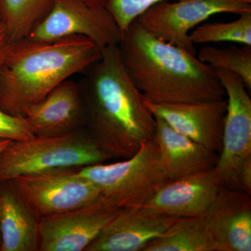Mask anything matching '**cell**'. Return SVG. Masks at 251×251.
<instances>
[{"label": "cell", "instance_id": "obj_1", "mask_svg": "<svg viewBox=\"0 0 251 251\" xmlns=\"http://www.w3.org/2000/svg\"><path fill=\"white\" fill-rule=\"evenodd\" d=\"M79 82L85 128L105 154L126 159L153 139L156 119L124 67L118 46L102 49L100 58Z\"/></svg>", "mask_w": 251, "mask_h": 251}, {"label": "cell", "instance_id": "obj_2", "mask_svg": "<svg viewBox=\"0 0 251 251\" xmlns=\"http://www.w3.org/2000/svg\"><path fill=\"white\" fill-rule=\"evenodd\" d=\"M118 49L130 79L150 103H191L226 95L214 69L155 37L137 20L123 33Z\"/></svg>", "mask_w": 251, "mask_h": 251}, {"label": "cell", "instance_id": "obj_3", "mask_svg": "<svg viewBox=\"0 0 251 251\" xmlns=\"http://www.w3.org/2000/svg\"><path fill=\"white\" fill-rule=\"evenodd\" d=\"M101 53L97 44L82 36L11 43L0 68V109L25 117L31 106L64 81L85 72Z\"/></svg>", "mask_w": 251, "mask_h": 251}, {"label": "cell", "instance_id": "obj_4", "mask_svg": "<svg viewBox=\"0 0 251 251\" xmlns=\"http://www.w3.org/2000/svg\"><path fill=\"white\" fill-rule=\"evenodd\" d=\"M85 128L54 136L11 141L0 153V182L64 167H83L110 160Z\"/></svg>", "mask_w": 251, "mask_h": 251}, {"label": "cell", "instance_id": "obj_5", "mask_svg": "<svg viewBox=\"0 0 251 251\" xmlns=\"http://www.w3.org/2000/svg\"><path fill=\"white\" fill-rule=\"evenodd\" d=\"M77 173L98 186L100 201L113 209L141 205L169 181L154 140H149L130 158L111 164L79 167Z\"/></svg>", "mask_w": 251, "mask_h": 251}, {"label": "cell", "instance_id": "obj_6", "mask_svg": "<svg viewBox=\"0 0 251 251\" xmlns=\"http://www.w3.org/2000/svg\"><path fill=\"white\" fill-rule=\"evenodd\" d=\"M214 70L227 97L222 148L214 175L220 186L241 191V174L251 163V99L237 75L225 69Z\"/></svg>", "mask_w": 251, "mask_h": 251}, {"label": "cell", "instance_id": "obj_7", "mask_svg": "<svg viewBox=\"0 0 251 251\" xmlns=\"http://www.w3.org/2000/svg\"><path fill=\"white\" fill-rule=\"evenodd\" d=\"M79 167H64L10 179L29 207L40 218L67 212L99 202L98 186L77 173Z\"/></svg>", "mask_w": 251, "mask_h": 251}, {"label": "cell", "instance_id": "obj_8", "mask_svg": "<svg viewBox=\"0 0 251 251\" xmlns=\"http://www.w3.org/2000/svg\"><path fill=\"white\" fill-rule=\"evenodd\" d=\"M72 36H85L103 49L119 46L122 33L104 6L83 0H51L47 12L26 39L49 41Z\"/></svg>", "mask_w": 251, "mask_h": 251}, {"label": "cell", "instance_id": "obj_9", "mask_svg": "<svg viewBox=\"0 0 251 251\" xmlns=\"http://www.w3.org/2000/svg\"><path fill=\"white\" fill-rule=\"evenodd\" d=\"M248 11H251V4L234 0H176L153 5L136 20L155 37L196 54L189 39L195 27L214 15Z\"/></svg>", "mask_w": 251, "mask_h": 251}, {"label": "cell", "instance_id": "obj_10", "mask_svg": "<svg viewBox=\"0 0 251 251\" xmlns=\"http://www.w3.org/2000/svg\"><path fill=\"white\" fill-rule=\"evenodd\" d=\"M119 211L100 201L40 218L39 251H85Z\"/></svg>", "mask_w": 251, "mask_h": 251}, {"label": "cell", "instance_id": "obj_11", "mask_svg": "<svg viewBox=\"0 0 251 251\" xmlns=\"http://www.w3.org/2000/svg\"><path fill=\"white\" fill-rule=\"evenodd\" d=\"M153 116L161 117L178 133L215 152L222 148L227 100L155 104L145 100Z\"/></svg>", "mask_w": 251, "mask_h": 251}, {"label": "cell", "instance_id": "obj_12", "mask_svg": "<svg viewBox=\"0 0 251 251\" xmlns=\"http://www.w3.org/2000/svg\"><path fill=\"white\" fill-rule=\"evenodd\" d=\"M203 218L218 251H251L250 194L219 186Z\"/></svg>", "mask_w": 251, "mask_h": 251}, {"label": "cell", "instance_id": "obj_13", "mask_svg": "<svg viewBox=\"0 0 251 251\" xmlns=\"http://www.w3.org/2000/svg\"><path fill=\"white\" fill-rule=\"evenodd\" d=\"M140 206L120 209L85 251H142L176 221Z\"/></svg>", "mask_w": 251, "mask_h": 251}, {"label": "cell", "instance_id": "obj_14", "mask_svg": "<svg viewBox=\"0 0 251 251\" xmlns=\"http://www.w3.org/2000/svg\"><path fill=\"white\" fill-rule=\"evenodd\" d=\"M219 186L211 168L166 181L138 206L175 217H203Z\"/></svg>", "mask_w": 251, "mask_h": 251}, {"label": "cell", "instance_id": "obj_15", "mask_svg": "<svg viewBox=\"0 0 251 251\" xmlns=\"http://www.w3.org/2000/svg\"><path fill=\"white\" fill-rule=\"evenodd\" d=\"M34 136H54L85 128L80 85L70 79L59 84L25 115Z\"/></svg>", "mask_w": 251, "mask_h": 251}, {"label": "cell", "instance_id": "obj_16", "mask_svg": "<svg viewBox=\"0 0 251 251\" xmlns=\"http://www.w3.org/2000/svg\"><path fill=\"white\" fill-rule=\"evenodd\" d=\"M155 117V116H154ZM153 140L169 181L207 171L217 163V153L178 133L161 117H155Z\"/></svg>", "mask_w": 251, "mask_h": 251}, {"label": "cell", "instance_id": "obj_17", "mask_svg": "<svg viewBox=\"0 0 251 251\" xmlns=\"http://www.w3.org/2000/svg\"><path fill=\"white\" fill-rule=\"evenodd\" d=\"M1 251H39V218L11 180L0 182Z\"/></svg>", "mask_w": 251, "mask_h": 251}, {"label": "cell", "instance_id": "obj_18", "mask_svg": "<svg viewBox=\"0 0 251 251\" xmlns=\"http://www.w3.org/2000/svg\"><path fill=\"white\" fill-rule=\"evenodd\" d=\"M142 251H218L203 217H180Z\"/></svg>", "mask_w": 251, "mask_h": 251}, {"label": "cell", "instance_id": "obj_19", "mask_svg": "<svg viewBox=\"0 0 251 251\" xmlns=\"http://www.w3.org/2000/svg\"><path fill=\"white\" fill-rule=\"evenodd\" d=\"M51 0H0V23L11 43L26 39L46 14Z\"/></svg>", "mask_w": 251, "mask_h": 251}, {"label": "cell", "instance_id": "obj_20", "mask_svg": "<svg viewBox=\"0 0 251 251\" xmlns=\"http://www.w3.org/2000/svg\"><path fill=\"white\" fill-rule=\"evenodd\" d=\"M239 16L228 23H201L190 32V41L193 45L232 42L251 46V11Z\"/></svg>", "mask_w": 251, "mask_h": 251}, {"label": "cell", "instance_id": "obj_21", "mask_svg": "<svg viewBox=\"0 0 251 251\" xmlns=\"http://www.w3.org/2000/svg\"><path fill=\"white\" fill-rule=\"evenodd\" d=\"M197 57L212 69H225L234 73L251 92V46H233L226 49L206 46L201 49Z\"/></svg>", "mask_w": 251, "mask_h": 251}, {"label": "cell", "instance_id": "obj_22", "mask_svg": "<svg viewBox=\"0 0 251 251\" xmlns=\"http://www.w3.org/2000/svg\"><path fill=\"white\" fill-rule=\"evenodd\" d=\"M163 1L176 0H104L106 8L123 33L140 15L153 5Z\"/></svg>", "mask_w": 251, "mask_h": 251}, {"label": "cell", "instance_id": "obj_23", "mask_svg": "<svg viewBox=\"0 0 251 251\" xmlns=\"http://www.w3.org/2000/svg\"><path fill=\"white\" fill-rule=\"evenodd\" d=\"M34 136L31 126L25 117L11 115L0 109V139L18 141Z\"/></svg>", "mask_w": 251, "mask_h": 251}, {"label": "cell", "instance_id": "obj_24", "mask_svg": "<svg viewBox=\"0 0 251 251\" xmlns=\"http://www.w3.org/2000/svg\"><path fill=\"white\" fill-rule=\"evenodd\" d=\"M11 42L8 37L3 25L0 23V68L4 62L5 57L9 52Z\"/></svg>", "mask_w": 251, "mask_h": 251}, {"label": "cell", "instance_id": "obj_25", "mask_svg": "<svg viewBox=\"0 0 251 251\" xmlns=\"http://www.w3.org/2000/svg\"><path fill=\"white\" fill-rule=\"evenodd\" d=\"M86 2L96 6H103L104 0H83Z\"/></svg>", "mask_w": 251, "mask_h": 251}, {"label": "cell", "instance_id": "obj_26", "mask_svg": "<svg viewBox=\"0 0 251 251\" xmlns=\"http://www.w3.org/2000/svg\"><path fill=\"white\" fill-rule=\"evenodd\" d=\"M11 141H12V140L0 139V153L3 151V150H4V149L6 148V147L7 146Z\"/></svg>", "mask_w": 251, "mask_h": 251}, {"label": "cell", "instance_id": "obj_27", "mask_svg": "<svg viewBox=\"0 0 251 251\" xmlns=\"http://www.w3.org/2000/svg\"><path fill=\"white\" fill-rule=\"evenodd\" d=\"M234 1H237V2L242 3L245 4H251V0H234Z\"/></svg>", "mask_w": 251, "mask_h": 251}, {"label": "cell", "instance_id": "obj_28", "mask_svg": "<svg viewBox=\"0 0 251 251\" xmlns=\"http://www.w3.org/2000/svg\"><path fill=\"white\" fill-rule=\"evenodd\" d=\"M1 198H0V221H1ZM0 237H1V235H0Z\"/></svg>", "mask_w": 251, "mask_h": 251}, {"label": "cell", "instance_id": "obj_29", "mask_svg": "<svg viewBox=\"0 0 251 251\" xmlns=\"http://www.w3.org/2000/svg\"><path fill=\"white\" fill-rule=\"evenodd\" d=\"M1 237H0V251H1Z\"/></svg>", "mask_w": 251, "mask_h": 251}]
</instances>
